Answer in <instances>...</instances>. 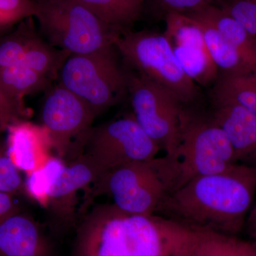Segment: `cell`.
<instances>
[{"mask_svg": "<svg viewBox=\"0 0 256 256\" xmlns=\"http://www.w3.org/2000/svg\"><path fill=\"white\" fill-rule=\"evenodd\" d=\"M212 234L158 214L98 205L76 225L70 256H202Z\"/></svg>", "mask_w": 256, "mask_h": 256, "instance_id": "cell-1", "label": "cell"}, {"mask_svg": "<svg viewBox=\"0 0 256 256\" xmlns=\"http://www.w3.org/2000/svg\"><path fill=\"white\" fill-rule=\"evenodd\" d=\"M256 192V166L235 163L165 195L156 214L216 235L237 236Z\"/></svg>", "mask_w": 256, "mask_h": 256, "instance_id": "cell-2", "label": "cell"}, {"mask_svg": "<svg viewBox=\"0 0 256 256\" xmlns=\"http://www.w3.org/2000/svg\"><path fill=\"white\" fill-rule=\"evenodd\" d=\"M165 195L201 176L224 171L235 163L232 144L210 114L198 106L185 108L178 146L173 152L150 160Z\"/></svg>", "mask_w": 256, "mask_h": 256, "instance_id": "cell-3", "label": "cell"}, {"mask_svg": "<svg viewBox=\"0 0 256 256\" xmlns=\"http://www.w3.org/2000/svg\"><path fill=\"white\" fill-rule=\"evenodd\" d=\"M114 46L124 68L164 87L184 106H198L200 86L182 68L164 34L128 30L119 34Z\"/></svg>", "mask_w": 256, "mask_h": 256, "instance_id": "cell-4", "label": "cell"}, {"mask_svg": "<svg viewBox=\"0 0 256 256\" xmlns=\"http://www.w3.org/2000/svg\"><path fill=\"white\" fill-rule=\"evenodd\" d=\"M34 18L42 37L69 55L86 54L114 45L120 32L78 0H35Z\"/></svg>", "mask_w": 256, "mask_h": 256, "instance_id": "cell-5", "label": "cell"}, {"mask_svg": "<svg viewBox=\"0 0 256 256\" xmlns=\"http://www.w3.org/2000/svg\"><path fill=\"white\" fill-rule=\"evenodd\" d=\"M116 46L68 56L58 70L57 84L82 99L96 117L128 96L127 78Z\"/></svg>", "mask_w": 256, "mask_h": 256, "instance_id": "cell-6", "label": "cell"}, {"mask_svg": "<svg viewBox=\"0 0 256 256\" xmlns=\"http://www.w3.org/2000/svg\"><path fill=\"white\" fill-rule=\"evenodd\" d=\"M101 174L98 168L84 154L68 162L54 156L44 168L26 176L24 192L50 210L58 225L66 228L75 224L77 192L95 184Z\"/></svg>", "mask_w": 256, "mask_h": 256, "instance_id": "cell-7", "label": "cell"}, {"mask_svg": "<svg viewBox=\"0 0 256 256\" xmlns=\"http://www.w3.org/2000/svg\"><path fill=\"white\" fill-rule=\"evenodd\" d=\"M124 68L133 117L164 154H170L178 146L186 106L164 87Z\"/></svg>", "mask_w": 256, "mask_h": 256, "instance_id": "cell-8", "label": "cell"}, {"mask_svg": "<svg viewBox=\"0 0 256 256\" xmlns=\"http://www.w3.org/2000/svg\"><path fill=\"white\" fill-rule=\"evenodd\" d=\"M160 150L130 114L92 127L80 154L92 160L102 174L127 163L150 161Z\"/></svg>", "mask_w": 256, "mask_h": 256, "instance_id": "cell-9", "label": "cell"}, {"mask_svg": "<svg viewBox=\"0 0 256 256\" xmlns=\"http://www.w3.org/2000/svg\"><path fill=\"white\" fill-rule=\"evenodd\" d=\"M41 118L56 156L64 160L82 153L96 116L78 96L57 84L45 90Z\"/></svg>", "mask_w": 256, "mask_h": 256, "instance_id": "cell-10", "label": "cell"}, {"mask_svg": "<svg viewBox=\"0 0 256 256\" xmlns=\"http://www.w3.org/2000/svg\"><path fill=\"white\" fill-rule=\"evenodd\" d=\"M120 210L131 214H156L165 190L150 161L127 163L108 170L95 183Z\"/></svg>", "mask_w": 256, "mask_h": 256, "instance_id": "cell-11", "label": "cell"}, {"mask_svg": "<svg viewBox=\"0 0 256 256\" xmlns=\"http://www.w3.org/2000/svg\"><path fill=\"white\" fill-rule=\"evenodd\" d=\"M164 36L186 75L200 86H210L220 70L212 60L198 24L183 13L165 15Z\"/></svg>", "mask_w": 256, "mask_h": 256, "instance_id": "cell-12", "label": "cell"}, {"mask_svg": "<svg viewBox=\"0 0 256 256\" xmlns=\"http://www.w3.org/2000/svg\"><path fill=\"white\" fill-rule=\"evenodd\" d=\"M8 156L26 176L42 169L54 156L50 134L42 124L22 120L6 129Z\"/></svg>", "mask_w": 256, "mask_h": 256, "instance_id": "cell-13", "label": "cell"}, {"mask_svg": "<svg viewBox=\"0 0 256 256\" xmlns=\"http://www.w3.org/2000/svg\"><path fill=\"white\" fill-rule=\"evenodd\" d=\"M0 256H57L53 240L31 216L20 212L0 222Z\"/></svg>", "mask_w": 256, "mask_h": 256, "instance_id": "cell-14", "label": "cell"}, {"mask_svg": "<svg viewBox=\"0 0 256 256\" xmlns=\"http://www.w3.org/2000/svg\"><path fill=\"white\" fill-rule=\"evenodd\" d=\"M210 104L208 114L228 137L237 162L256 166V114L237 104Z\"/></svg>", "mask_w": 256, "mask_h": 256, "instance_id": "cell-15", "label": "cell"}, {"mask_svg": "<svg viewBox=\"0 0 256 256\" xmlns=\"http://www.w3.org/2000/svg\"><path fill=\"white\" fill-rule=\"evenodd\" d=\"M254 66L220 72L212 85L210 102L237 104L256 114V70H252Z\"/></svg>", "mask_w": 256, "mask_h": 256, "instance_id": "cell-16", "label": "cell"}, {"mask_svg": "<svg viewBox=\"0 0 256 256\" xmlns=\"http://www.w3.org/2000/svg\"><path fill=\"white\" fill-rule=\"evenodd\" d=\"M191 18H200L214 26L224 38L238 50L242 58L250 65L256 64V40L235 18L215 4L205 5L188 13Z\"/></svg>", "mask_w": 256, "mask_h": 256, "instance_id": "cell-17", "label": "cell"}, {"mask_svg": "<svg viewBox=\"0 0 256 256\" xmlns=\"http://www.w3.org/2000/svg\"><path fill=\"white\" fill-rule=\"evenodd\" d=\"M101 21L122 33L137 22L142 15L141 0H78Z\"/></svg>", "mask_w": 256, "mask_h": 256, "instance_id": "cell-18", "label": "cell"}, {"mask_svg": "<svg viewBox=\"0 0 256 256\" xmlns=\"http://www.w3.org/2000/svg\"><path fill=\"white\" fill-rule=\"evenodd\" d=\"M52 79L22 64L0 68V84L6 94L21 106L25 96L46 90Z\"/></svg>", "mask_w": 256, "mask_h": 256, "instance_id": "cell-19", "label": "cell"}, {"mask_svg": "<svg viewBox=\"0 0 256 256\" xmlns=\"http://www.w3.org/2000/svg\"><path fill=\"white\" fill-rule=\"evenodd\" d=\"M40 36L34 18L31 16L0 37V68L21 63L26 50Z\"/></svg>", "mask_w": 256, "mask_h": 256, "instance_id": "cell-20", "label": "cell"}, {"mask_svg": "<svg viewBox=\"0 0 256 256\" xmlns=\"http://www.w3.org/2000/svg\"><path fill=\"white\" fill-rule=\"evenodd\" d=\"M192 18L200 25L210 57L220 72H235L250 65L214 26L200 18Z\"/></svg>", "mask_w": 256, "mask_h": 256, "instance_id": "cell-21", "label": "cell"}, {"mask_svg": "<svg viewBox=\"0 0 256 256\" xmlns=\"http://www.w3.org/2000/svg\"><path fill=\"white\" fill-rule=\"evenodd\" d=\"M68 56L66 52L50 45L41 35L26 50L20 64L53 80L57 78L58 70Z\"/></svg>", "mask_w": 256, "mask_h": 256, "instance_id": "cell-22", "label": "cell"}, {"mask_svg": "<svg viewBox=\"0 0 256 256\" xmlns=\"http://www.w3.org/2000/svg\"><path fill=\"white\" fill-rule=\"evenodd\" d=\"M35 0H0V37L24 20L34 16Z\"/></svg>", "mask_w": 256, "mask_h": 256, "instance_id": "cell-23", "label": "cell"}, {"mask_svg": "<svg viewBox=\"0 0 256 256\" xmlns=\"http://www.w3.org/2000/svg\"><path fill=\"white\" fill-rule=\"evenodd\" d=\"M214 4L256 36V0H215Z\"/></svg>", "mask_w": 256, "mask_h": 256, "instance_id": "cell-24", "label": "cell"}, {"mask_svg": "<svg viewBox=\"0 0 256 256\" xmlns=\"http://www.w3.org/2000/svg\"><path fill=\"white\" fill-rule=\"evenodd\" d=\"M22 192H24V181L8 156L6 140L0 136V192L15 196Z\"/></svg>", "mask_w": 256, "mask_h": 256, "instance_id": "cell-25", "label": "cell"}, {"mask_svg": "<svg viewBox=\"0 0 256 256\" xmlns=\"http://www.w3.org/2000/svg\"><path fill=\"white\" fill-rule=\"evenodd\" d=\"M28 110L12 99L0 84V132L6 131L14 122L25 120Z\"/></svg>", "mask_w": 256, "mask_h": 256, "instance_id": "cell-26", "label": "cell"}, {"mask_svg": "<svg viewBox=\"0 0 256 256\" xmlns=\"http://www.w3.org/2000/svg\"><path fill=\"white\" fill-rule=\"evenodd\" d=\"M215 0H154L158 8L166 15L170 12L188 13L205 5L214 4Z\"/></svg>", "mask_w": 256, "mask_h": 256, "instance_id": "cell-27", "label": "cell"}, {"mask_svg": "<svg viewBox=\"0 0 256 256\" xmlns=\"http://www.w3.org/2000/svg\"><path fill=\"white\" fill-rule=\"evenodd\" d=\"M227 246L232 256H256V242L245 240L237 236H226Z\"/></svg>", "mask_w": 256, "mask_h": 256, "instance_id": "cell-28", "label": "cell"}, {"mask_svg": "<svg viewBox=\"0 0 256 256\" xmlns=\"http://www.w3.org/2000/svg\"><path fill=\"white\" fill-rule=\"evenodd\" d=\"M202 256H232L226 236L212 234L204 247Z\"/></svg>", "mask_w": 256, "mask_h": 256, "instance_id": "cell-29", "label": "cell"}, {"mask_svg": "<svg viewBox=\"0 0 256 256\" xmlns=\"http://www.w3.org/2000/svg\"><path fill=\"white\" fill-rule=\"evenodd\" d=\"M20 210L15 202L14 195L0 192V222Z\"/></svg>", "mask_w": 256, "mask_h": 256, "instance_id": "cell-30", "label": "cell"}, {"mask_svg": "<svg viewBox=\"0 0 256 256\" xmlns=\"http://www.w3.org/2000/svg\"><path fill=\"white\" fill-rule=\"evenodd\" d=\"M244 228L252 240L256 242V203L252 207L246 220Z\"/></svg>", "mask_w": 256, "mask_h": 256, "instance_id": "cell-31", "label": "cell"}, {"mask_svg": "<svg viewBox=\"0 0 256 256\" xmlns=\"http://www.w3.org/2000/svg\"><path fill=\"white\" fill-rule=\"evenodd\" d=\"M141 1L144 2V0H141Z\"/></svg>", "mask_w": 256, "mask_h": 256, "instance_id": "cell-32", "label": "cell"}]
</instances>
